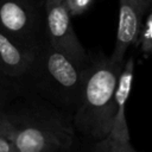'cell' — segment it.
<instances>
[{
  "mask_svg": "<svg viewBox=\"0 0 152 152\" xmlns=\"http://www.w3.org/2000/svg\"><path fill=\"white\" fill-rule=\"evenodd\" d=\"M34 95L7 103V138L18 152H70L76 129L72 115Z\"/></svg>",
  "mask_w": 152,
  "mask_h": 152,
  "instance_id": "6da1fadb",
  "label": "cell"
},
{
  "mask_svg": "<svg viewBox=\"0 0 152 152\" xmlns=\"http://www.w3.org/2000/svg\"><path fill=\"white\" fill-rule=\"evenodd\" d=\"M124 64L110 57H89L83 69V81L77 108L72 115L75 128L91 139L102 140L109 135L115 104L114 95Z\"/></svg>",
  "mask_w": 152,
  "mask_h": 152,
  "instance_id": "7a4b0ae2",
  "label": "cell"
},
{
  "mask_svg": "<svg viewBox=\"0 0 152 152\" xmlns=\"http://www.w3.org/2000/svg\"><path fill=\"white\" fill-rule=\"evenodd\" d=\"M83 69L46 40L36 50L24 80L37 95L74 115L80 101Z\"/></svg>",
  "mask_w": 152,
  "mask_h": 152,
  "instance_id": "3957f363",
  "label": "cell"
},
{
  "mask_svg": "<svg viewBox=\"0 0 152 152\" xmlns=\"http://www.w3.org/2000/svg\"><path fill=\"white\" fill-rule=\"evenodd\" d=\"M45 0H0V32L27 51L46 42Z\"/></svg>",
  "mask_w": 152,
  "mask_h": 152,
  "instance_id": "277c9868",
  "label": "cell"
},
{
  "mask_svg": "<svg viewBox=\"0 0 152 152\" xmlns=\"http://www.w3.org/2000/svg\"><path fill=\"white\" fill-rule=\"evenodd\" d=\"M45 33L46 40L65 53L69 58L84 68L89 56L81 44L71 24V15L63 0L45 2Z\"/></svg>",
  "mask_w": 152,
  "mask_h": 152,
  "instance_id": "5b68a950",
  "label": "cell"
},
{
  "mask_svg": "<svg viewBox=\"0 0 152 152\" xmlns=\"http://www.w3.org/2000/svg\"><path fill=\"white\" fill-rule=\"evenodd\" d=\"M142 14L138 10L133 0H119V20L114 50L110 55V59L114 63L124 64L125 56L129 46L138 44Z\"/></svg>",
  "mask_w": 152,
  "mask_h": 152,
  "instance_id": "8992f818",
  "label": "cell"
},
{
  "mask_svg": "<svg viewBox=\"0 0 152 152\" xmlns=\"http://www.w3.org/2000/svg\"><path fill=\"white\" fill-rule=\"evenodd\" d=\"M133 76H134V58L129 57L124 62L114 95L115 112H114L112 128L108 135L114 140L129 141V131L126 120V103L131 94Z\"/></svg>",
  "mask_w": 152,
  "mask_h": 152,
  "instance_id": "52a82bcc",
  "label": "cell"
},
{
  "mask_svg": "<svg viewBox=\"0 0 152 152\" xmlns=\"http://www.w3.org/2000/svg\"><path fill=\"white\" fill-rule=\"evenodd\" d=\"M36 52L18 45L0 32V75L12 81L24 80L30 70Z\"/></svg>",
  "mask_w": 152,
  "mask_h": 152,
  "instance_id": "ba28073f",
  "label": "cell"
},
{
  "mask_svg": "<svg viewBox=\"0 0 152 152\" xmlns=\"http://www.w3.org/2000/svg\"><path fill=\"white\" fill-rule=\"evenodd\" d=\"M146 14L147 17L145 23L141 25L138 43L145 55H152V10H148Z\"/></svg>",
  "mask_w": 152,
  "mask_h": 152,
  "instance_id": "9c48e42d",
  "label": "cell"
},
{
  "mask_svg": "<svg viewBox=\"0 0 152 152\" xmlns=\"http://www.w3.org/2000/svg\"><path fill=\"white\" fill-rule=\"evenodd\" d=\"M103 152H137L129 144V141H119L109 137L96 141Z\"/></svg>",
  "mask_w": 152,
  "mask_h": 152,
  "instance_id": "30bf717a",
  "label": "cell"
},
{
  "mask_svg": "<svg viewBox=\"0 0 152 152\" xmlns=\"http://www.w3.org/2000/svg\"><path fill=\"white\" fill-rule=\"evenodd\" d=\"M95 0H63L66 10L69 11L71 18L83 14L89 10Z\"/></svg>",
  "mask_w": 152,
  "mask_h": 152,
  "instance_id": "8fae6325",
  "label": "cell"
},
{
  "mask_svg": "<svg viewBox=\"0 0 152 152\" xmlns=\"http://www.w3.org/2000/svg\"><path fill=\"white\" fill-rule=\"evenodd\" d=\"M13 97L12 80L0 75V102L7 103Z\"/></svg>",
  "mask_w": 152,
  "mask_h": 152,
  "instance_id": "7c38bea8",
  "label": "cell"
},
{
  "mask_svg": "<svg viewBox=\"0 0 152 152\" xmlns=\"http://www.w3.org/2000/svg\"><path fill=\"white\" fill-rule=\"evenodd\" d=\"M7 103L0 102V135H4L6 138H7V133H8V122H7V118H6Z\"/></svg>",
  "mask_w": 152,
  "mask_h": 152,
  "instance_id": "4fadbf2b",
  "label": "cell"
},
{
  "mask_svg": "<svg viewBox=\"0 0 152 152\" xmlns=\"http://www.w3.org/2000/svg\"><path fill=\"white\" fill-rule=\"evenodd\" d=\"M0 152H18V150L8 138L0 135Z\"/></svg>",
  "mask_w": 152,
  "mask_h": 152,
  "instance_id": "5bb4252c",
  "label": "cell"
},
{
  "mask_svg": "<svg viewBox=\"0 0 152 152\" xmlns=\"http://www.w3.org/2000/svg\"><path fill=\"white\" fill-rule=\"evenodd\" d=\"M133 1L135 2L138 10L140 11V13L142 15H145L148 12V10L151 7V4H152V0H133Z\"/></svg>",
  "mask_w": 152,
  "mask_h": 152,
  "instance_id": "9a60e30c",
  "label": "cell"
},
{
  "mask_svg": "<svg viewBox=\"0 0 152 152\" xmlns=\"http://www.w3.org/2000/svg\"><path fill=\"white\" fill-rule=\"evenodd\" d=\"M93 152H103V150H102V148H101V146L96 142V144H95V146H94V151H93Z\"/></svg>",
  "mask_w": 152,
  "mask_h": 152,
  "instance_id": "2e32d148",
  "label": "cell"
},
{
  "mask_svg": "<svg viewBox=\"0 0 152 152\" xmlns=\"http://www.w3.org/2000/svg\"><path fill=\"white\" fill-rule=\"evenodd\" d=\"M150 10H152V4H151V7H150Z\"/></svg>",
  "mask_w": 152,
  "mask_h": 152,
  "instance_id": "e0dca14e",
  "label": "cell"
},
{
  "mask_svg": "<svg viewBox=\"0 0 152 152\" xmlns=\"http://www.w3.org/2000/svg\"><path fill=\"white\" fill-rule=\"evenodd\" d=\"M45 1H51V0H45Z\"/></svg>",
  "mask_w": 152,
  "mask_h": 152,
  "instance_id": "ac0fdd59",
  "label": "cell"
}]
</instances>
